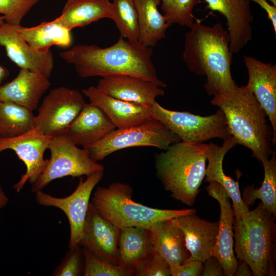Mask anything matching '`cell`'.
<instances>
[{"mask_svg":"<svg viewBox=\"0 0 276 276\" xmlns=\"http://www.w3.org/2000/svg\"><path fill=\"white\" fill-rule=\"evenodd\" d=\"M264 176L261 186L254 189L253 186L244 188V203L248 207L257 199L261 201L263 207L276 217V153L273 152L268 159L262 162Z\"/></svg>","mask_w":276,"mask_h":276,"instance_id":"30","label":"cell"},{"mask_svg":"<svg viewBox=\"0 0 276 276\" xmlns=\"http://www.w3.org/2000/svg\"><path fill=\"white\" fill-rule=\"evenodd\" d=\"M84 276H130L135 274L133 268L112 264L93 254L83 248Z\"/></svg>","mask_w":276,"mask_h":276,"instance_id":"33","label":"cell"},{"mask_svg":"<svg viewBox=\"0 0 276 276\" xmlns=\"http://www.w3.org/2000/svg\"><path fill=\"white\" fill-rule=\"evenodd\" d=\"M21 37L34 49L46 52L52 45L62 48L70 47L73 41L71 30L65 27L57 19L43 21L30 28L16 26Z\"/></svg>","mask_w":276,"mask_h":276,"instance_id":"27","label":"cell"},{"mask_svg":"<svg viewBox=\"0 0 276 276\" xmlns=\"http://www.w3.org/2000/svg\"><path fill=\"white\" fill-rule=\"evenodd\" d=\"M50 85L49 78L42 74L20 68L12 81L0 85V102H12L33 111L37 109L42 96Z\"/></svg>","mask_w":276,"mask_h":276,"instance_id":"23","label":"cell"},{"mask_svg":"<svg viewBox=\"0 0 276 276\" xmlns=\"http://www.w3.org/2000/svg\"><path fill=\"white\" fill-rule=\"evenodd\" d=\"M232 136L223 140L219 146L210 143L206 152V160L204 181L209 183L216 182L220 184L226 191L233 202L232 208L235 220H238L248 212V207L244 203L240 193L238 182L227 176L223 169V160L226 153L237 145Z\"/></svg>","mask_w":276,"mask_h":276,"instance_id":"22","label":"cell"},{"mask_svg":"<svg viewBox=\"0 0 276 276\" xmlns=\"http://www.w3.org/2000/svg\"><path fill=\"white\" fill-rule=\"evenodd\" d=\"M248 83L256 99L265 111L273 131L272 144L276 143V65L250 56H243Z\"/></svg>","mask_w":276,"mask_h":276,"instance_id":"16","label":"cell"},{"mask_svg":"<svg viewBox=\"0 0 276 276\" xmlns=\"http://www.w3.org/2000/svg\"><path fill=\"white\" fill-rule=\"evenodd\" d=\"M206 9L216 11L226 19L233 54L238 53L252 38L253 16L247 0H204Z\"/></svg>","mask_w":276,"mask_h":276,"instance_id":"17","label":"cell"},{"mask_svg":"<svg viewBox=\"0 0 276 276\" xmlns=\"http://www.w3.org/2000/svg\"><path fill=\"white\" fill-rule=\"evenodd\" d=\"M269 1L272 5L276 6V0H268Z\"/></svg>","mask_w":276,"mask_h":276,"instance_id":"44","label":"cell"},{"mask_svg":"<svg viewBox=\"0 0 276 276\" xmlns=\"http://www.w3.org/2000/svg\"><path fill=\"white\" fill-rule=\"evenodd\" d=\"M152 48L120 36L113 45L100 48L95 44H78L61 52L60 56L73 64L81 78L128 75L149 80L165 88L151 60Z\"/></svg>","mask_w":276,"mask_h":276,"instance_id":"1","label":"cell"},{"mask_svg":"<svg viewBox=\"0 0 276 276\" xmlns=\"http://www.w3.org/2000/svg\"><path fill=\"white\" fill-rule=\"evenodd\" d=\"M208 195L216 199L220 208V219L212 256L222 265L224 275H234L238 260L234 250L233 226L235 216L225 189L219 183L211 182L206 187Z\"/></svg>","mask_w":276,"mask_h":276,"instance_id":"13","label":"cell"},{"mask_svg":"<svg viewBox=\"0 0 276 276\" xmlns=\"http://www.w3.org/2000/svg\"><path fill=\"white\" fill-rule=\"evenodd\" d=\"M252 272L249 266L243 261L238 260L237 266L234 275L251 276Z\"/></svg>","mask_w":276,"mask_h":276,"instance_id":"40","label":"cell"},{"mask_svg":"<svg viewBox=\"0 0 276 276\" xmlns=\"http://www.w3.org/2000/svg\"><path fill=\"white\" fill-rule=\"evenodd\" d=\"M39 0H0V15L5 22L20 25L24 16Z\"/></svg>","mask_w":276,"mask_h":276,"instance_id":"34","label":"cell"},{"mask_svg":"<svg viewBox=\"0 0 276 276\" xmlns=\"http://www.w3.org/2000/svg\"><path fill=\"white\" fill-rule=\"evenodd\" d=\"M275 219L261 202L234 221L236 258L246 263L254 276L275 275Z\"/></svg>","mask_w":276,"mask_h":276,"instance_id":"5","label":"cell"},{"mask_svg":"<svg viewBox=\"0 0 276 276\" xmlns=\"http://www.w3.org/2000/svg\"><path fill=\"white\" fill-rule=\"evenodd\" d=\"M113 18L121 36L132 42L138 41L139 26L133 0H112Z\"/></svg>","mask_w":276,"mask_h":276,"instance_id":"31","label":"cell"},{"mask_svg":"<svg viewBox=\"0 0 276 276\" xmlns=\"http://www.w3.org/2000/svg\"><path fill=\"white\" fill-rule=\"evenodd\" d=\"M258 4L266 12L272 24L273 31L276 33V6L270 4L266 0H247Z\"/></svg>","mask_w":276,"mask_h":276,"instance_id":"39","label":"cell"},{"mask_svg":"<svg viewBox=\"0 0 276 276\" xmlns=\"http://www.w3.org/2000/svg\"><path fill=\"white\" fill-rule=\"evenodd\" d=\"M185 37L182 60L191 72L206 77L209 96L223 94L237 86L231 74L233 53L227 29L219 22L208 26L195 18Z\"/></svg>","mask_w":276,"mask_h":276,"instance_id":"2","label":"cell"},{"mask_svg":"<svg viewBox=\"0 0 276 276\" xmlns=\"http://www.w3.org/2000/svg\"><path fill=\"white\" fill-rule=\"evenodd\" d=\"M209 144L180 142L155 155L156 176L174 199L191 206L205 176Z\"/></svg>","mask_w":276,"mask_h":276,"instance_id":"4","label":"cell"},{"mask_svg":"<svg viewBox=\"0 0 276 276\" xmlns=\"http://www.w3.org/2000/svg\"><path fill=\"white\" fill-rule=\"evenodd\" d=\"M183 232L186 245L192 260L204 262L212 256L218 231L219 221L210 222L196 213L181 215L171 219Z\"/></svg>","mask_w":276,"mask_h":276,"instance_id":"20","label":"cell"},{"mask_svg":"<svg viewBox=\"0 0 276 276\" xmlns=\"http://www.w3.org/2000/svg\"><path fill=\"white\" fill-rule=\"evenodd\" d=\"M35 127V116L32 111L12 102H0V137L20 135Z\"/></svg>","mask_w":276,"mask_h":276,"instance_id":"29","label":"cell"},{"mask_svg":"<svg viewBox=\"0 0 276 276\" xmlns=\"http://www.w3.org/2000/svg\"><path fill=\"white\" fill-rule=\"evenodd\" d=\"M201 2V0H160L164 16L169 26L177 24L188 28L196 18L194 8Z\"/></svg>","mask_w":276,"mask_h":276,"instance_id":"32","label":"cell"},{"mask_svg":"<svg viewBox=\"0 0 276 276\" xmlns=\"http://www.w3.org/2000/svg\"><path fill=\"white\" fill-rule=\"evenodd\" d=\"M67 29L83 27L100 19L113 18V7L109 0H67L57 17Z\"/></svg>","mask_w":276,"mask_h":276,"instance_id":"26","label":"cell"},{"mask_svg":"<svg viewBox=\"0 0 276 276\" xmlns=\"http://www.w3.org/2000/svg\"><path fill=\"white\" fill-rule=\"evenodd\" d=\"M85 103L79 91L62 86L52 89L38 107L35 128L52 137L62 134Z\"/></svg>","mask_w":276,"mask_h":276,"instance_id":"10","label":"cell"},{"mask_svg":"<svg viewBox=\"0 0 276 276\" xmlns=\"http://www.w3.org/2000/svg\"><path fill=\"white\" fill-rule=\"evenodd\" d=\"M135 274L138 276H169L171 275V267L159 256L153 255L135 269Z\"/></svg>","mask_w":276,"mask_h":276,"instance_id":"36","label":"cell"},{"mask_svg":"<svg viewBox=\"0 0 276 276\" xmlns=\"http://www.w3.org/2000/svg\"><path fill=\"white\" fill-rule=\"evenodd\" d=\"M89 103L99 107L118 129L144 123L152 118L149 107L115 98L97 87L82 90Z\"/></svg>","mask_w":276,"mask_h":276,"instance_id":"19","label":"cell"},{"mask_svg":"<svg viewBox=\"0 0 276 276\" xmlns=\"http://www.w3.org/2000/svg\"><path fill=\"white\" fill-rule=\"evenodd\" d=\"M132 193L129 185L114 182L107 187H97L90 202L101 216L120 228L133 226L148 228L156 222L196 212L194 209L167 210L149 207L133 201Z\"/></svg>","mask_w":276,"mask_h":276,"instance_id":"6","label":"cell"},{"mask_svg":"<svg viewBox=\"0 0 276 276\" xmlns=\"http://www.w3.org/2000/svg\"><path fill=\"white\" fill-rule=\"evenodd\" d=\"M0 45L20 68L41 74L48 78L51 76L54 67L51 50L40 52L34 49L19 35L16 25L6 22L0 25Z\"/></svg>","mask_w":276,"mask_h":276,"instance_id":"14","label":"cell"},{"mask_svg":"<svg viewBox=\"0 0 276 276\" xmlns=\"http://www.w3.org/2000/svg\"><path fill=\"white\" fill-rule=\"evenodd\" d=\"M80 245L70 249L53 275L78 276L81 275L82 263Z\"/></svg>","mask_w":276,"mask_h":276,"instance_id":"35","label":"cell"},{"mask_svg":"<svg viewBox=\"0 0 276 276\" xmlns=\"http://www.w3.org/2000/svg\"><path fill=\"white\" fill-rule=\"evenodd\" d=\"M103 173L100 171L87 176L84 181L80 179L75 191L65 197H55L41 190L35 192L38 204L59 208L66 215L70 226L69 249L80 245L91 195Z\"/></svg>","mask_w":276,"mask_h":276,"instance_id":"11","label":"cell"},{"mask_svg":"<svg viewBox=\"0 0 276 276\" xmlns=\"http://www.w3.org/2000/svg\"><path fill=\"white\" fill-rule=\"evenodd\" d=\"M203 270L201 275L202 276H223L224 275L223 268L214 256L209 257L204 262Z\"/></svg>","mask_w":276,"mask_h":276,"instance_id":"38","label":"cell"},{"mask_svg":"<svg viewBox=\"0 0 276 276\" xmlns=\"http://www.w3.org/2000/svg\"><path fill=\"white\" fill-rule=\"evenodd\" d=\"M9 75V72L5 67L0 64V85Z\"/></svg>","mask_w":276,"mask_h":276,"instance_id":"42","label":"cell"},{"mask_svg":"<svg viewBox=\"0 0 276 276\" xmlns=\"http://www.w3.org/2000/svg\"><path fill=\"white\" fill-rule=\"evenodd\" d=\"M52 138L35 128L16 136L0 137V153L7 149L13 150L26 167L25 173L13 185L17 192L22 189L27 181L33 184L44 170L48 159H44V153Z\"/></svg>","mask_w":276,"mask_h":276,"instance_id":"12","label":"cell"},{"mask_svg":"<svg viewBox=\"0 0 276 276\" xmlns=\"http://www.w3.org/2000/svg\"><path fill=\"white\" fill-rule=\"evenodd\" d=\"M152 256L150 233L147 228L135 226L121 228L117 265L135 270Z\"/></svg>","mask_w":276,"mask_h":276,"instance_id":"25","label":"cell"},{"mask_svg":"<svg viewBox=\"0 0 276 276\" xmlns=\"http://www.w3.org/2000/svg\"><path fill=\"white\" fill-rule=\"evenodd\" d=\"M180 141L177 135L152 118L140 125L115 129L102 140L84 148L88 151L90 158L98 162L124 148L150 146L165 150Z\"/></svg>","mask_w":276,"mask_h":276,"instance_id":"7","label":"cell"},{"mask_svg":"<svg viewBox=\"0 0 276 276\" xmlns=\"http://www.w3.org/2000/svg\"><path fill=\"white\" fill-rule=\"evenodd\" d=\"M120 229L101 216L90 202L80 245L96 256L117 265Z\"/></svg>","mask_w":276,"mask_h":276,"instance_id":"15","label":"cell"},{"mask_svg":"<svg viewBox=\"0 0 276 276\" xmlns=\"http://www.w3.org/2000/svg\"><path fill=\"white\" fill-rule=\"evenodd\" d=\"M115 129L99 107L85 103L76 119L60 135L84 148L102 140Z\"/></svg>","mask_w":276,"mask_h":276,"instance_id":"21","label":"cell"},{"mask_svg":"<svg viewBox=\"0 0 276 276\" xmlns=\"http://www.w3.org/2000/svg\"><path fill=\"white\" fill-rule=\"evenodd\" d=\"M51 156L38 179L32 184V193L42 190L50 182L66 176H87L100 171L104 166L94 161L88 151L80 149L62 135L52 137L48 146Z\"/></svg>","mask_w":276,"mask_h":276,"instance_id":"9","label":"cell"},{"mask_svg":"<svg viewBox=\"0 0 276 276\" xmlns=\"http://www.w3.org/2000/svg\"><path fill=\"white\" fill-rule=\"evenodd\" d=\"M97 87L115 98L149 107L165 94L154 82L128 75L102 77Z\"/></svg>","mask_w":276,"mask_h":276,"instance_id":"18","label":"cell"},{"mask_svg":"<svg viewBox=\"0 0 276 276\" xmlns=\"http://www.w3.org/2000/svg\"><path fill=\"white\" fill-rule=\"evenodd\" d=\"M8 200V197L3 191L1 185H0V209L3 208L7 203Z\"/></svg>","mask_w":276,"mask_h":276,"instance_id":"41","label":"cell"},{"mask_svg":"<svg viewBox=\"0 0 276 276\" xmlns=\"http://www.w3.org/2000/svg\"><path fill=\"white\" fill-rule=\"evenodd\" d=\"M150 108L152 118L160 122L182 141L203 143L215 138L224 140L232 136L225 116L220 109L210 116H200L188 111L169 110L156 101Z\"/></svg>","mask_w":276,"mask_h":276,"instance_id":"8","label":"cell"},{"mask_svg":"<svg viewBox=\"0 0 276 276\" xmlns=\"http://www.w3.org/2000/svg\"><path fill=\"white\" fill-rule=\"evenodd\" d=\"M5 22L4 17L3 16L0 15V25Z\"/></svg>","mask_w":276,"mask_h":276,"instance_id":"43","label":"cell"},{"mask_svg":"<svg viewBox=\"0 0 276 276\" xmlns=\"http://www.w3.org/2000/svg\"><path fill=\"white\" fill-rule=\"evenodd\" d=\"M210 102L223 112L237 144L250 149L252 156L261 163L269 158L275 152L272 148V128L248 83L215 95Z\"/></svg>","mask_w":276,"mask_h":276,"instance_id":"3","label":"cell"},{"mask_svg":"<svg viewBox=\"0 0 276 276\" xmlns=\"http://www.w3.org/2000/svg\"><path fill=\"white\" fill-rule=\"evenodd\" d=\"M147 229L152 254L159 256L171 268L181 265L190 257L182 231L171 219L156 222Z\"/></svg>","mask_w":276,"mask_h":276,"instance_id":"24","label":"cell"},{"mask_svg":"<svg viewBox=\"0 0 276 276\" xmlns=\"http://www.w3.org/2000/svg\"><path fill=\"white\" fill-rule=\"evenodd\" d=\"M203 262L188 259L181 265L171 268L172 276H200L203 270Z\"/></svg>","mask_w":276,"mask_h":276,"instance_id":"37","label":"cell"},{"mask_svg":"<svg viewBox=\"0 0 276 276\" xmlns=\"http://www.w3.org/2000/svg\"><path fill=\"white\" fill-rule=\"evenodd\" d=\"M139 26L138 41L145 47H154L165 37L170 27L157 6L160 0H133Z\"/></svg>","mask_w":276,"mask_h":276,"instance_id":"28","label":"cell"}]
</instances>
